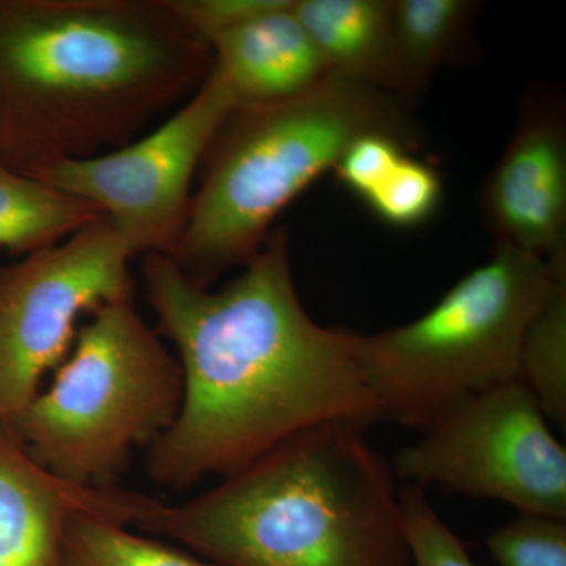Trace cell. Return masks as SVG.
<instances>
[{
	"label": "cell",
	"instance_id": "obj_1",
	"mask_svg": "<svg viewBox=\"0 0 566 566\" xmlns=\"http://www.w3.org/2000/svg\"><path fill=\"white\" fill-rule=\"evenodd\" d=\"M140 271L182 374L177 420L148 447L153 482L185 490L205 476L237 474L318 424L367 430L379 422L363 334L324 327L305 312L283 227L219 292L156 253L142 256Z\"/></svg>",
	"mask_w": 566,
	"mask_h": 566
},
{
	"label": "cell",
	"instance_id": "obj_2",
	"mask_svg": "<svg viewBox=\"0 0 566 566\" xmlns=\"http://www.w3.org/2000/svg\"><path fill=\"white\" fill-rule=\"evenodd\" d=\"M211 66L167 0H0V163L39 178L117 150Z\"/></svg>",
	"mask_w": 566,
	"mask_h": 566
},
{
	"label": "cell",
	"instance_id": "obj_3",
	"mask_svg": "<svg viewBox=\"0 0 566 566\" xmlns=\"http://www.w3.org/2000/svg\"><path fill=\"white\" fill-rule=\"evenodd\" d=\"M364 431L318 424L181 504L117 490L115 523L221 566H411L392 465Z\"/></svg>",
	"mask_w": 566,
	"mask_h": 566
},
{
	"label": "cell",
	"instance_id": "obj_4",
	"mask_svg": "<svg viewBox=\"0 0 566 566\" xmlns=\"http://www.w3.org/2000/svg\"><path fill=\"white\" fill-rule=\"evenodd\" d=\"M367 134L419 144L403 103L334 73L303 95L234 106L205 151L188 221L167 259L203 289L244 266L281 212Z\"/></svg>",
	"mask_w": 566,
	"mask_h": 566
},
{
	"label": "cell",
	"instance_id": "obj_5",
	"mask_svg": "<svg viewBox=\"0 0 566 566\" xmlns=\"http://www.w3.org/2000/svg\"><path fill=\"white\" fill-rule=\"evenodd\" d=\"M181 401L180 363L126 300L82 324L51 386L10 428L51 474L107 490L134 450L172 427Z\"/></svg>",
	"mask_w": 566,
	"mask_h": 566
},
{
	"label": "cell",
	"instance_id": "obj_6",
	"mask_svg": "<svg viewBox=\"0 0 566 566\" xmlns=\"http://www.w3.org/2000/svg\"><path fill=\"white\" fill-rule=\"evenodd\" d=\"M562 271L566 259L495 248L420 318L363 335L379 420L424 431L458 401L520 381L528 324Z\"/></svg>",
	"mask_w": 566,
	"mask_h": 566
},
{
	"label": "cell",
	"instance_id": "obj_7",
	"mask_svg": "<svg viewBox=\"0 0 566 566\" xmlns=\"http://www.w3.org/2000/svg\"><path fill=\"white\" fill-rule=\"evenodd\" d=\"M395 479L566 520V450L521 381L450 406L395 457Z\"/></svg>",
	"mask_w": 566,
	"mask_h": 566
},
{
	"label": "cell",
	"instance_id": "obj_8",
	"mask_svg": "<svg viewBox=\"0 0 566 566\" xmlns=\"http://www.w3.org/2000/svg\"><path fill=\"white\" fill-rule=\"evenodd\" d=\"M133 255L106 216L0 271V423L66 359L81 316L134 300Z\"/></svg>",
	"mask_w": 566,
	"mask_h": 566
},
{
	"label": "cell",
	"instance_id": "obj_9",
	"mask_svg": "<svg viewBox=\"0 0 566 566\" xmlns=\"http://www.w3.org/2000/svg\"><path fill=\"white\" fill-rule=\"evenodd\" d=\"M234 106L232 93L211 70L158 128L117 150L54 164L39 180L98 208L133 259L170 256L188 221L205 151Z\"/></svg>",
	"mask_w": 566,
	"mask_h": 566
},
{
	"label": "cell",
	"instance_id": "obj_10",
	"mask_svg": "<svg viewBox=\"0 0 566 566\" xmlns=\"http://www.w3.org/2000/svg\"><path fill=\"white\" fill-rule=\"evenodd\" d=\"M495 248L545 262L566 256V115L560 93H527L516 129L482 192Z\"/></svg>",
	"mask_w": 566,
	"mask_h": 566
},
{
	"label": "cell",
	"instance_id": "obj_11",
	"mask_svg": "<svg viewBox=\"0 0 566 566\" xmlns=\"http://www.w3.org/2000/svg\"><path fill=\"white\" fill-rule=\"evenodd\" d=\"M107 490L71 485L51 474L9 424L0 423V566L57 564L71 517L107 520Z\"/></svg>",
	"mask_w": 566,
	"mask_h": 566
},
{
	"label": "cell",
	"instance_id": "obj_12",
	"mask_svg": "<svg viewBox=\"0 0 566 566\" xmlns=\"http://www.w3.org/2000/svg\"><path fill=\"white\" fill-rule=\"evenodd\" d=\"M294 0L212 41L211 70L237 106L283 102L322 84L331 71L297 20Z\"/></svg>",
	"mask_w": 566,
	"mask_h": 566
},
{
	"label": "cell",
	"instance_id": "obj_13",
	"mask_svg": "<svg viewBox=\"0 0 566 566\" xmlns=\"http://www.w3.org/2000/svg\"><path fill=\"white\" fill-rule=\"evenodd\" d=\"M293 10L331 73L389 93L406 106L392 0H294Z\"/></svg>",
	"mask_w": 566,
	"mask_h": 566
},
{
	"label": "cell",
	"instance_id": "obj_14",
	"mask_svg": "<svg viewBox=\"0 0 566 566\" xmlns=\"http://www.w3.org/2000/svg\"><path fill=\"white\" fill-rule=\"evenodd\" d=\"M479 10L472 0H392L406 106L422 96L436 71L471 57Z\"/></svg>",
	"mask_w": 566,
	"mask_h": 566
},
{
	"label": "cell",
	"instance_id": "obj_15",
	"mask_svg": "<svg viewBox=\"0 0 566 566\" xmlns=\"http://www.w3.org/2000/svg\"><path fill=\"white\" fill-rule=\"evenodd\" d=\"M98 208L0 163V249L33 253L103 218Z\"/></svg>",
	"mask_w": 566,
	"mask_h": 566
},
{
	"label": "cell",
	"instance_id": "obj_16",
	"mask_svg": "<svg viewBox=\"0 0 566 566\" xmlns=\"http://www.w3.org/2000/svg\"><path fill=\"white\" fill-rule=\"evenodd\" d=\"M520 381L535 395L547 419L566 423V271L528 324L520 359Z\"/></svg>",
	"mask_w": 566,
	"mask_h": 566
},
{
	"label": "cell",
	"instance_id": "obj_17",
	"mask_svg": "<svg viewBox=\"0 0 566 566\" xmlns=\"http://www.w3.org/2000/svg\"><path fill=\"white\" fill-rule=\"evenodd\" d=\"M61 557L66 566H221L92 515L71 517Z\"/></svg>",
	"mask_w": 566,
	"mask_h": 566
},
{
	"label": "cell",
	"instance_id": "obj_18",
	"mask_svg": "<svg viewBox=\"0 0 566 566\" xmlns=\"http://www.w3.org/2000/svg\"><path fill=\"white\" fill-rule=\"evenodd\" d=\"M441 200L442 180L438 170L406 153L363 202L387 226L415 229L433 218Z\"/></svg>",
	"mask_w": 566,
	"mask_h": 566
},
{
	"label": "cell",
	"instance_id": "obj_19",
	"mask_svg": "<svg viewBox=\"0 0 566 566\" xmlns=\"http://www.w3.org/2000/svg\"><path fill=\"white\" fill-rule=\"evenodd\" d=\"M486 546L497 566H566V520L517 515Z\"/></svg>",
	"mask_w": 566,
	"mask_h": 566
},
{
	"label": "cell",
	"instance_id": "obj_20",
	"mask_svg": "<svg viewBox=\"0 0 566 566\" xmlns=\"http://www.w3.org/2000/svg\"><path fill=\"white\" fill-rule=\"evenodd\" d=\"M400 504L411 566H476L463 539L447 526L422 488H401Z\"/></svg>",
	"mask_w": 566,
	"mask_h": 566
},
{
	"label": "cell",
	"instance_id": "obj_21",
	"mask_svg": "<svg viewBox=\"0 0 566 566\" xmlns=\"http://www.w3.org/2000/svg\"><path fill=\"white\" fill-rule=\"evenodd\" d=\"M290 0H167L174 17L193 40L210 48L219 36L263 14L282 9Z\"/></svg>",
	"mask_w": 566,
	"mask_h": 566
},
{
	"label": "cell",
	"instance_id": "obj_22",
	"mask_svg": "<svg viewBox=\"0 0 566 566\" xmlns=\"http://www.w3.org/2000/svg\"><path fill=\"white\" fill-rule=\"evenodd\" d=\"M408 145L387 134H367L346 148L334 167L338 181L364 200L408 153Z\"/></svg>",
	"mask_w": 566,
	"mask_h": 566
},
{
	"label": "cell",
	"instance_id": "obj_23",
	"mask_svg": "<svg viewBox=\"0 0 566 566\" xmlns=\"http://www.w3.org/2000/svg\"><path fill=\"white\" fill-rule=\"evenodd\" d=\"M52 566H66V565H65V564H63L62 558H61V560H59V562H57V564H54V565H52Z\"/></svg>",
	"mask_w": 566,
	"mask_h": 566
}]
</instances>
